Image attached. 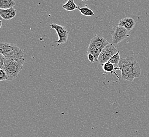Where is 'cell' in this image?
I'll return each instance as SVG.
<instances>
[{"mask_svg":"<svg viewBox=\"0 0 149 137\" xmlns=\"http://www.w3.org/2000/svg\"><path fill=\"white\" fill-rule=\"evenodd\" d=\"M118 66L122 72L121 77L123 80L132 82L135 78L140 77V66L134 57L120 58Z\"/></svg>","mask_w":149,"mask_h":137,"instance_id":"6da1fadb","label":"cell"},{"mask_svg":"<svg viewBox=\"0 0 149 137\" xmlns=\"http://www.w3.org/2000/svg\"><path fill=\"white\" fill-rule=\"evenodd\" d=\"M24 62L25 60L24 58L15 60L6 59L4 64L1 68L4 70L7 74L8 80L11 81L17 77L23 68Z\"/></svg>","mask_w":149,"mask_h":137,"instance_id":"7a4b0ae2","label":"cell"},{"mask_svg":"<svg viewBox=\"0 0 149 137\" xmlns=\"http://www.w3.org/2000/svg\"><path fill=\"white\" fill-rule=\"evenodd\" d=\"M0 53L6 59H20L23 58L24 53L16 44L13 43H0Z\"/></svg>","mask_w":149,"mask_h":137,"instance_id":"3957f363","label":"cell"},{"mask_svg":"<svg viewBox=\"0 0 149 137\" xmlns=\"http://www.w3.org/2000/svg\"><path fill=\"white\" fill-rule=\"evenodd\" d=\"M129 32L123 26L117 25L112 28L111 34L112 35V41L114 44H117L121 41L129 37Z\"/></svg>","mask_w":149,"mask_h":137,"instance_id":"277c9868","label":"cell"},{"mask_svg":"<svg viewBox=\"0 0 149 137\" xmlns=\"http://www.w3.org/2000/svg\"><path fill=\"white\" fill-rule=\"evenodd\" d=\"M118 51V50L115 47L113 44L109 43L100 52L98 57V63L102 66L104 63L109 61V59Z\"/></svg>","mask_w":149,"mask_h":137,"instance_id":"5b68a950","label":"cell"},{"mask_svg":"<svg viewBox=\"0 0 149 137\" xmlns=\"http://www.w3.org/2000/svg\"><path fill=\"white\" fill-rule=\"evenodd\" d=\"M50 26L51 27V29H55L57 33L59 39L56 41V42L57 43L58 45L67 42L69 35V32L65 26L56 23H52L50 25Z\"/></svg>","mask_w":149,"mask_h":137,"instance_id":"8992f818","label":"cell"},{"mask_svg":"<svg viewBox=\"0 0 149 137\" xmlns=\"http://www.w3.org/2000/svg\"><path fill=\"white\" fill-rule=\"evenodd\" d=\"M109 44V43L105 39H104L102 35H98L91 40L88 49L95 48L102 51V50Z\"/></svg>","mask_w":149,"mask_h":137,"instance_id":"52a82bcc","label":"cell"},{"mask_svg":"<svg viewBox=\"0 0 149 137\" xmlns=\"http://www.w3.org/2000/svg\"><path fill=\"white\" fill-rule=\"evenodd\" d=\"M17 15V10L13 8L9 9H0V16L4 20L9 21Z\"/></svg>","mask_w":149,"mask_h":137,"instance_id":"ba28073f","label":"cell"},{"mask_svg":"<svg viewBox=\"0 0 149 137\" xmlns=\"http://www.w3.org/2000/svg\"><path fill=\"white\" fill-rule=\"evenodd\" d=\"M136 24L135 20L131 17H125L120 21L118 25L123 26L128 31H131L134 28Z\"/></svg>","mask_w":149,"mask_h":137,"instance_id":"9c48e42d","label":"cell"},{"mask_svg":"<svg viewBox=\"0 0 149 137\" xmlns=\"http://www.w3.org/2000/svg\"><path fill=\"white\" fill-rule=\"evenodd\" d=\"M15 4L14 0H0V9L13 8Z\"/></svg>","mask_w":149,"mask_h":137,"instance_id":"30bf717a","label":"cell"},{"mask_svg":"<svg viewBox=\"0 0 149 137\" xmlns=\"http://www.w3.org/2000/svg\"><path fill=\"white\" fill-rule=\"evenodd\" d=\"M63 9L67 11H72L79 8L74 3V0H68L67 3L63 6Z\"/></svg>","mask_w":149,"mask_h":137,"instance_id":"8fae6325","label":"cell"},{"mask_svg":"<svg viewBox=\"0 0 149 137\" xmlns=\"http://www.w3.org/2000/svg\"><path fill=\"white\" fill-rule=\"evenodd\" d=\"M102 68L103 69L104 71L107 73H113L114 72V70H116L113 64L111 63L109 61L106 62V63H104L102 65Z\"/></svg>","mask_w":149,"mask_h":137,"instance_id":"7c38bea8","label":"cell"},{"mask_svg":"<svg viewBox=\"0 0 149 137\" xmlns=\"http://www.w3.org/2000/svg\"><path fill=\"white\" fill-rule=\"evenodd\" d=\"M100 52L101 51L100 50H99L97 48H93L91 49H88L87 51V54H89V53L93 54L95 57V62L98 63V57H99V55L100 54Z\"/></svg>","mask_w":149,"mask_h":137,"instance_id":"4fadbf2b","label":"cell"},{"mask_svg":"<svg viewBox=\"0 0 149 137\" xmlns=\"http://www.w3.org/2000/svg\"><path fill=\"white\" fill-rule=\"evenodd\" d=\"M78 10L80 13L84 16L90 17V16H93L95 15L94 12L93 11H92L91 9H89L88 8H79Z\"/></svg>","mask_w":149,"mask_h":137,"instance_id":"5bb4252c","label":"cell"},{"mask_svg":"<svg viewBox=\"0 0 149 137\" xmlns=\"http://www.w3.org/2000/svg\"><path fill=\"white\" fill-rule=\"evenodd\" d=\"M120 51H118L116 53V54L114 55L110 59H109V62L113 64L114 65H116V66H118L119 62L120 61Z\"/></svg>","mask_w":149,"mask_h":137,"instance_id":"9a60e30c","label":"cell"},{"mask_svg":"<svg viewBox=\"0 0 149 137\" xmlns=\"http://www.w3.org/2000/svg\"><path fill=\"white\" fill-rule=\"evenodd\" d=\"M8 80V75L6 72L3 69H0V81Z\"/></svg>","mask_w":149,"mask_h":137,"instance_id":"2e32d148","label":"cell"},{"mask_svg":"<svg viewBox=\"0 0 149 137\" xmlns=\"http://www.w3.org/2000/svg\"><path fill=\"white\" fill-rule=\"evenodd\" d=\"M5 60H6V57H4L3 54L0 53V68H2L5 62Z\"/></svg>","mask_w":149,"mask_h":137,"instance_id":"e0dca14e","label":"cell"},{"mask_svg":"<svg viewBox=\"0 0 149 137\" xmlns=\"http://www.w3.org/2000/svg\"><path fill=\"white\" fill-rule=\"evenodd\" d=\"M88 59L89 60V61L91 62V63H94L95 62V57L91 53L88 54Z\"/></svg>","mask_w":149,"mask_h":137,"instance_id":"ac0fdd59","label":"cell"},{"mask_svg":"<svg viewBox=\"0 0 149 137\" xmlns=\"http://www.w3.org/2000/svg\"><path fill=\"white\" fill-rule=\"evenodd\" d=\"M0 22H1V26H0V27L1 28V27H2V21L1 20V21H0Z\"/></svg>","mask_w":149,"mask_h":137,"instance_id":"d6986e66","label":"cell"},{"mask_svg":"<svg viewBox=\"0 0 149 137\" xmlns=\"http://www.w3.org/2000/svg\"><path fill=\"white\" fill-rule=\"evenodd\" d=\"M82 1H83V2H87L88 0H81Z\"/></svg>","mask_w":149,"mask_h":137,"instance_id":"ffe728a7","label":"cell"}]
</instances>
